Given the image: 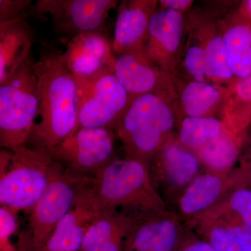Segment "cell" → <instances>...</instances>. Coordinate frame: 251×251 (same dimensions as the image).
<instances>
[{
    "instance_id": "2",
    "label": "cell",
    "mask_w": 251,
    "mask_h": 251,
    "mask_svg": "<svg viewBox=\"0 0 251 251\" xmlns=\"http://www.w3.org/2000/svg\"><path fill=\"white\" fill-rule=\"evenodd\" d=\"M63 170L45 149H0V205L17 214L29 211Z\"/></svg>"
},
{
    "instance_id": "8",
    "label": "cell",
    "mask_w": 251,
    "mask_h": 251,
    "mask_svg": "<svg viewBox=\"0 0 251 251\" xmlns=\"http://www.w3.org/2000/svg\"><path fill=\"white\" fill-rule=\"evenodd\" d=\"M113 0H37L34 14L49 16L54 30L68 39L92 31H103Z\"/></svg>"
},
{
    "instance_id": "24",
    "label": "cell",
    "mask_w": 251,
    "mask_h": 251,
    "mask_svg": "<svg viewBox=\"0 0 251 251\" xmlns=\"http://www.w3.org/2000/svg\"><path fill=\"white\" fill-rule=\"evenodd\" d=\"M199 152L206 164L219 170L230 166L237 154L234 143L223 131L200 148Z\"/></svg>"
},
{
    "instance_id": "19",
    "label": "cell",
    "mask_w": 251,
    "mask_h": 251,
    "mask_svg": "<svg viewBox=\"0 0 251 251\" xmlns=\"http://www.w3.org/2000/svg\"><path fill=\"white\" fill-rule=\"evenodd\" d=\"M224 91L208 82L192 81L181 94L183 109L189 117H209L221 103Z\"/></svg>"
},
{
    "instance_id": "10",
    "label": "cell",
    "mask_w": 251,
    "mask_h": 251,
    "mask_svg": "<svg viewBox=\"0 0 251 251\" xmlns=\"http://www.w3.org/2000/svg\"><path fill=\"white\" fill-rule=\"evenodd\" d=\"M130 99L113 73L104 74L80 92L78 128L116 127Z\"/></svg>"
},
{
    "instance_id": "23",
    "label": "cell",
    "mask_w": 251,
    "mask_h": 251,
    "mask_svg": "<svg viewBox=\"0 0 251 251\" xmlns=\"http://www.w3.org/2000/svg\"><path fill=\"white\" fill-rule=\"evenodd\" d=\"M208 78L212 80H228L233 77L229 69L222 36L214 35L204 46Z\"/></svg>"
},
{
    "instance_id": "3",
    "label": "cell",
    "mask_w": 251,
    "mask_h": 251,
    "mask_svg": "<svg viewBox=\"0 0 251 251\" xmlns=\"http://www.w3.org/2000/svg\"><path fill=\"white\" fill-rule=\"evenodd\" d=\"M31 57L0 82V149L27 144L39 115L37 80Z\"/></svg>"
},
{
    "instance_id": "11",
    "label": "cell",
    "mask_w": 251,
    "mask_h": 251,
    "mask_svg": "<svg viewBox=\"0 0 251 251\" xmlns=\"http://www.w3.org/2000/svg\"><path fill=\"white\" fill-rule=\"evenodd\" d=\"M153 1H124L117 11L112 52L115 57L131 52H143L149 21L153 11Z\"/></svg>"
},
{
    "instance_id": "31",
    "label": "cell",
    "mask_w": 251,
    "mask_h": 251,
    "mask_svg": "<svg viewBox=\"0 0 251 251\" xmlns=\"http://www.w3.org/2000/svg\"><path fill=\"white\" fill-rule=\"evenodd\" d=\"M163 8L181 13L192 5L191 0H163L160 1Z\"/></svg>"
},
{
    "instance_id": "30",
    "label": "cell",
    "mask_w": 251,
    "mask_h": 251,
    "mask_svg": "<svg viewBox=\"0 0 251 251\" xmlns=\"http://www.w3.org/2000/svg\"><path fill=\"white\" fill-rule=\"evenodd\" d=\"M234 93L242 101L251 103V74L237 82L234 87Z\"/></svg>"
},
{
    "instance_id": "18",
    "label": "cell",
    "mask_w": 251,
    "mask_h": 251,
    "mask_svg": "<svg viewBox=\"0 0 251 251\" xmlns=\"http://www.w3.org/2000/svg\"><path fill=\"white\" fill-rule=\"evenodd\" d=\"M229 69L233 76L251 74V27L244 23L229 26L222 36Z\"/></svg>"
},
{
    "instance_id": "14",
    "label": "cell",
    "mask_w": 251,
    "mask_h": 251,
    "mask_svg": "<svg viewBox=\"0 0 251 251\" xmlns=\"http://www.w3.org/2000/svg\"><path fill=\"white\" fill-rule=\"evenodd\" d=\"M131 229L130 219L116 209L100 211L89 226L80 251H121L122 239Z\"/></svg>"
},
{
    "instance_id": "20",
    "label": "cell",
    "mask_w": 251,
    "mask_h": 251,
    "mask_svg": "<svg viewBox=\"0 0 251 251\" xmlns=\"http://www.w3.org/2000/svg\"><path fill=\"white\" fill-rule=\"evenodd\" d=\"M222 181L214 175H200L188 186L180 201L181 210L188 214L205 209L219 197Z\"/></svg>"
},
{
    "instance_id": "29",
    "label": "cell",
    "mask_w": 251,
    "mask_h": 251,
    "mask_svg": "<svg viewBox=\"0 0 251 251\" xmlns=\"http://www.w3.org/2000/svg\"><path fill=\"white\" fill-rule=\"evenodd\" d=\"M230 205L242 217L244 228L251 232V191L238 190L231 197Z\"/></svg>"
},
{
    "instance_id": "13",
    "label": "cell",
    "mask_w": 251,
    "mask_h": 251,
    "mask_svg": "<svg viewBox=\"0 0 251 251\" xmlns=\"http://www.w3.org/2000/svg\"><path fill=\"white\" fill-rule=\"evenodd\" d=\"M34 31L25 18L0 23V82L31 57Z\"/></svg>"
},
{
    "instance_id": "27",
    "label": "cell",
    "mask_w": 251,
    "mask_h": 251,
    "mask_svg": "<svg viewBox=\"0 0 251 251\" xmlns=\"http://www.w3.org/2000/svg\"><path fill=\"white\" fill-rule=\"evenodd\" d=\"M185 67L188 74L197 82H206L207 72L204 47L194 45L188 48L185 54Z\"/></svg>"
},
{
    "instance_id": "22",
    "label": "cell",
    "mask_w": 251,
    "mask_h": 251,
    "mask_svg": "<svg viewBox=\"0 0 251 251\" xmlns=\"http://www.w3.org/2000/svg\"><path fill=\"white\" fill-rule=\"evenodd\" d=\"M222 130V123L215 117L187 116L181 122L179 139L186 148L199 150Z\"/></svg>"
},
{
    "instance_id": "16",
    "label": "cell",
    "mask_w": 251,
    "mask_h": 251,
    "mask_svg": "<svg viewBox=\"0 0 251 251\" xmlns=\"http://www.w3.org/2000/svg\"><path fill=\"white\" fill-rule=\"evenodd\" d=\"M183 29L184 18L181 13L165 8L153 12L149 21L143 52L156 45L163 53H175L181 44Z\"/></svg>"
},
{
    "instance_id": "33",
    "label": "cell",
    "mask_w": 251,
    "mask_h": 251,
    "mask_svg": "<svg viewBox=\"0 0 251 251\" xmlns=\"http://www.w3.org/2000/svg\"><path fill=\"white\" fill-rule=\"evenodd\" d=\"M246 10H247L248 14H249V16L251 17V0H249V1H247L246 2Z\"/></svg>"
},
{
    "instance_id": "21",
    "label": "cell",
    "mask_w": 251,
    "mask_h": 251,
    "mask_svg": "<svg viewBox=\"0 0 251 251\" xmlns=\"http://www.w3.org/2000/svg\"><path fill=\"white\" fill-rule=\"evenodd\" d=\"M163 162L168 178L173 184L183 186L192 181L199 169L198 158L176 144L166 147Z\"/></svg>"
},
{
    "instance_id": "5",
    "label": "cell",
    "mask_w": 251,
    "mask_h": 251,
    "mask_svg": "<svg viewBox=\"0 0 251 251\" xmlns=\"http://www.w3.org/2000/svg\"><path fill=\"white\" fill-rule=\"evenodd\" d=\"M148 173L143 161L127 157L112 160L93 178L90 194L97 212L118 206L143 204L146 197Z\"/></svg>"
},
{
    "instance_id": "7",
    "label": "cell",
    "mask_w": 251,
    "mask_h": 251,
    "mask_svg": "<svg viewBox=\"0 0 251 251\" xmlns=\"http://www.w3.org/2000/svg\"><path fill=\"white\" fill-rule=\"evenodd\" d=\"M114 147L115 134L110 128H78L48 151L68 175L93 179L112 161Z\"/></svg>"
},
{
    "instance_id": "12",
    "label": "cell",
    "mask_w": 251,
    "mask_h": 251,
    "mask_svg": "<svg viewBox=\"0 0 251 251\" xmlns=\"http://www.w3.org/2000/svg\"><path fill=\"white\" fill-rule=\"evenodd\" d=\"M90 186L61 219L39 251H80L86 232L98 214L92 203Z\"/></svg>"
},
{
    "instance_id": "1",
    "label": "cell",
    "mask_w": 251,
    "mask_h": 251,
    "mask_svg": "<svg viewBox=\"0 0 251 251\" xmlns=\"http://www.w3.org/2000/svg\"><path fill=\"white\" fill-rule=\"evenodd\" d=\"M39 115L26 145L49 150L77 129L80 89L61 54L50 52L34 61Z\"/></svg>"
},
{
    "instance_id": "6",
    "label": "cell",
    "mask_w": 251,
    "mask_h": 251,
    "mask_svg": "<svg viewBox=\"0 0 251 251\" xmlns=\"http://www.w3.org/2000/svg\"><path fill=\"white\" fill-rule=\"evenodd\" d=\"M92 180L74 177L64 170L51 180L29 211L28 236L31 251L40 250L61 219L90 187Z\"/></svg>"
},
{
    "instance_id": "17",
    "label": "cell",
    "mask_w": 251,
    "mask_h": 251,
    "mask_svg": "<svg viewBox=\"0 0 251 251\" xmlns=\"http://www.w3.org/2000/svg\"><path fill=\"white\" fill-rule=\"evenodd\" d=\"M130 232L132 251H173L177 239V229L170 220L141 225Z\"/></svg>"
},
{
    "instance_id": "25",
    "label": "cell",
    "mask_w": 251,
    "mask_h": 251,
    "mask_svg": "<svg viewBox=\"0 0 251 251\" xmlns=\"http://www.w3.org/2000/svg\"><path fill=\"white\" fill-rule=\"evenodd\" d=\"M209 240L216 251H251V232L244 227H216Z\"/></svg>"
},
{
    "instance_id": "32",
    "label": "cell",
    "mask_w": 251,
    "mask_h": 251,
    "mask_svg": "<svg viewBox=\"0 0 251 251\" xmlns=\"http://www.w3.org/2000/svg\"><path fill=\"white\" fill-rule=\"evenodd\" d=\"M183 251H216L209 243L199 242L188 246Z\"/></svg>"
},
{
    "instance_id": "26",
    "label": "cell",
    "mask_w": 251,
    "mask_h": 251,
    "mask_svg": "<svg viewBox=\"0 0 251 251\" xmlns=\"http://www.w3.org/2000/svg\"><path fill=\"white\" fill-rule=\"evenodd\" d=\"M18 214L0 205V251H18L11 242L18 228Z\"/></svg>"
},
{
    "instance_id": "4",
    "label": "cell",
    "mask_w": 251,
    "mask_h": 251,
    "mask_svg": "<svg viewBox=\"0 0 251 251\" xmlns=\"http://www.w3.org/2000/svg\"><path fill=\"white\" fill-rule=\"evenodd\" d=\"M174 117L168 104L151 92L130 99L116 126L128 157L142 160L152 152L173 128Z\"/></svg>"
},
{
    "instance_id": "9",
    "label": "cell",
    "mask_w": 251,
    "mask_h": 251,
    "mask_svg": "<svg viewBox=\"0 0 251 251\" xmlns=\"http://www.w3.org/2000/svg\"><path fill=\"white\" fill-rule=\"evenodd\" d=\"M64 65L76 80L80 93L104 74L113 73L115 56L105 31L79 34L68 39L61 52Z\"/></svg>"
},
{
    "instance_id": "28",
    "label": "cell",
    "mask_w": 251,
    "mask_h": 251,
    "mask_svg": "<svg viewBox=\"0 0 251 251\" xmlns=\"http://www.w3.org/2000/svg\"><path fill=\"white\" fill-rule=\"evenodd\" d=\"M33 4L31 0H0V23L25 18Z\"/></svg>"
},
{
    "instance_id": "15",
    "label": "cell",
    "mask_w": 251,
    "mask_h": 251,
    "mask_svg": "<svg viewBox=\"0 0 251 251\" xmlns=\"http://www.w3.org/2000/svg\"><path fill=\"white\" fill-rule=\"evenodd\" d=\"M113 74L130 99L151 93L158 75L143 52H126L115 57Z\"/></svg>"
}]
</instances>
